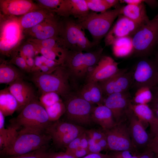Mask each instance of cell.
I'll list each match as a JSON object with an SVG mask.
<instances>
[{"label": "cell", "mask_w": 158, "mask_h": 158, "mask_svg": "<svg viewBox=\"0 0 158 158\" xmlns=\"http://www.w3.org/2000/svg\"><path fill=\"white\" fill-rule=\"evenodd\" d=\"M31 80L41 94L55 92L63 99L74 92V83L68 71L62 64L51 73L32 74Z\"/></svg>", "instance_id": "obj_1"}, {"label": "cell", "mask_w": 158, "mask_h": 158, "mask_svg": "<svg viewBox=\"0 0 158 158\" xmlns=\"http://www.w3.org/2000/svg\"><path fill=\"white\" fill-rule=\"evenodd\" d=\"M51 140L46 131L21 129L11 144L0 151L1 157L20 155L48 147Z\"/></svg>", "instance_id": "obj_2"}, {"label": "cell", "mask_w": 158, "mask_h": 158, "mask_svg": "<svg viewBox=\"0 0 158 158\" xmlns=\"http://www.w3.org/2000/svg\"><path fill=\"white\" fill-rule=\"evenodd\" d=\"M103 49L97 47L89 52H80L66 49L62 65L68 71L75 83L85 78L88 73L102 56Z\"/></svg>", "instance_id": "obj_3"}, {"label": "cell", "mask_w": 158, "mask_h": 158, "mask_svg": "<svg viewBox=\"0 0 158 158\" xmlns=\"http://www.w3.org/2000/svg\"><path fill=\"white\" fill-rule=\"evenodd\" d=\"M83 29L71 18L61 20V27L58 40L64 49L80 52H89L98 45L90 41L85 36Z\"/></svg>", "instance_id": "obj_4"}, {"label": "cell", "mask_w": 158, "mask_h": 158, "mask_svg": "<svg viewBox=\"0 0 158 158\" xmlns=\"http://www.w3.org/2000/svg\"><path fill=\"white\" fill-rule=\"evenodd\" d=\"M121 7L118 6L113 9L100 13L90 11L85 16L76 20L84 30L88 31L92 37V41L98 45L109 31L114 20L120 15Z\"/></svg>", "instance_id": "obj_5"}, {"label": "cell", "mask_w": 158, "mask_h": 158, "mask_svg": "<svg viewBox=\"0 0 158 158\" xmlns=\"http://www.w3.org/2000/svg\"><path fill=\"white\" fill-rule=\"evenodd\" d=\"M13 127L21 129L45 132L51 122L44 108L36 99L26 105L13 119Z\"/></svg>", "instance_id": "obj_6"}, {"label": "cell", "mask_w": 158, "mask_h": 158, "mask_svg": "<svg viewBox=\"0 0 158 158\" xmlns=\"http://www.w3.org/2000/svg\"><path fill=\"white\" fill-rule=\"evenodd\" d=\"M0 53L11 56L25 38L18 18L0 13Z\"/></svg>", "instance_id": "obj_7"}, {"label": "cell", "mask_w": 158, "mask_h": 158, "mask_svg": "<svg viewBox=\"0 0 158 158\" xmlns=\"http://www.w3.org/2000/svg\"><path fill=\"white\" fill-rule=\"evenodd\" d=\"M133 52L143 56L156 47L158 42V15L142 25L132 37Z\"/></svg>", "instance_id": "obj_8"}, {"label": "cell", "mask_w": 158, "mask_h": 158, "mask_svg": "<svg viewBox=\"0 0 158 158\" xmlns=\"http://www.w3.org/2000/svg\"><path fill=\"white\" fill-rule=\"evenodd\" d=\"M62 99L66 107L64 114L69 121L79 126L90 125L92 122L91 117L92 105L74 92Z\"/></svg>", "instance_id": "obj_9"}, {"label": "cell", "mask_w": 158, "mask_h": 158, "mask_svg": "<svg viewBox=\"0 0 158 158\" xmlns=\"http://www.w3.org/2000/svg\"><path fill=\"white\" fill-rule=\"evenodd\" d=\"M104 130L107 141L108 150L113 151L136 150L131 141L126 121L116 123L111 128Z\"/></svg>", "instance_id": "obj_10"}, {"label": "cell", "mask_w": 158, "mask_h": 158, "mask_svg": "<svg viewBox=\"0 0 158 158\" xmlns=\"http://www.w3.org/2000/svg\"><path fill=\"white\" fill-rule=\"evenodd\" d=\"M104 104L111 110L116 123L126 121L133 112L132 99L127 91L109 95L104 101Z\"/></svg>", "instance_id": "obj_11"}, {"label": "cell", "mask_w": 158, "mask_h": 158, "mask_svg": "<svg viewBox=\"0 0 158 158\" xmlns=\"http://www.w3.org/2000/svg\"><path fill=\"white\" fill-rule=\"evenodd\" d=\"M134 148L140 153L149 150L152 139L145 128L133 111L126 120Z\"/></svg>", "instance_id": "obj_12"}, {"label": "cell", "mask_w": 158, "mask_h": 158, "mask_svg": "<svg viewBox=\"0 0 158 158\" xmlns=\"http://www.w3.org/2000/svg\"><path fill=\"white\" fill-rule=\"evenodd\" d=\"M133 72L120 69L109 78L98 82L104 95L127 91L133 82Z\"/></svg>", "instance_id": "obj_13"}, {"label": "cell", "mask_w": 158, "mask_h": 158, "mask_svg": "<svg viewBox=\"0 0 158 158\" xmlns=\"http://www.w3.org/2000/svg\"><path fill=\"white\" fill-rule=\"evenodd\" d=\"M141 25L125 16L120 15L115 24L105 37V45H111L115 40L120 38L132 37Z\"/></svg>", "instance_id": "obj_14"}, {"label": "cell", "mask_w": 158, "mask_h": 158, "mask_svg": "<svg viewBox=\"0 0 158 158\" xmlns=\"http://www.w3.org/2000/svg\"><path fill=\"white\" fill-rule=\"evenodd\" d=\"M118 65V63L110 56H102L88 73L85 78L86 83L99 82L109 78L119 70Z\"/></svg>", "instance_id": "obj_15"}, {"label": "cell", "mask_w": 158, "mask_h": 158, "mask_svg": "<svg viewBox=\"0 0 158 158\" xmlns=\"http://www.w3.org/2000/svg\"><path fill=\"white\" fill-rule=\"evenodd\" d=\"M158 72L156 71L151 62L147 60H141L137 63L133 72V81L139 88L142 86L150 88L157 83Z\"/></svg>", "instance_id": "obj_16"}, {"label": "cell", "mask_w": 158, "mask_h": 158, "mask_svg": "<svg viewBox=\"0 0 158 158\" xmlns=\"http://www.w3.org/2000/svg\"><path fill=\"white\" fill-rule=\"evenodd\" d=\"M8 85L7 88L17 100L19 104L18 110L20 111L28 104L37 98L33 86L23 78L18 79Z\"/></svg>", "instance_id": "obj_17"}, {"label": "cell", "mask_w": 158, "mask_h": 158, "mask_svg": "<svg viewBox=\"0 0 158 158\" xmlns=\"http://www.w3.org/2000/svg\"><path fill=\"white\" fill-rule=\"evenodd\" d=\"M0 13L6 16H22L41 8L30 0H0Z\"/></svg>", "instance_id": "obj_18"}, {"label": "cell", "mask_w": 158, "mask_h": 158, "mask_svg": "<svg viewBox=\"0 0 158 158\" xmlns=\"http://www.w3.org/2000/svg\"><path fill=\"white\" fill-rule=\"evenodd\" d=\"M133 112L145 128V124H149L151 134L155 136L158 134V119L154 116L152 109L147 104H133Z\"/></svg>", "instance_id": "obj_19"}, {"label": "cell", "mask_w": 158, "mask_h": 158, "mask_svg": "<svg viewBox=\"0 0 158 158\" xmlns=\"http://www.w3.org/2000/svg\"><path fill=\"white\" fill-rule=\"evenodd\" d=\"M76 93L92 105L104 104V95L98 82L86 83Z\"/></svg>", "instance_id": "obj_20"}, {"label": "cell", "mask_w": 158, "mask_h": 158, "mask_svg": "<svg viewBox=\"0 0 158 158\" xmlns=\"http://www.w3.org/2000/svg\"><path fill=\"white\" fill-rule=\"evenodd\" d=\"M91 117L92 122L100 126L103 130L111 128L116 123L111 111L104 104L93 107Z\"/></svg>", "instance_id": "obj_21"}, {"label": "cell", "mask_w": 158, "mask_h": 158, "mask_svg": "<svg viewBox=\"0 0 158 158\" xmlns=\"http://www.w3.org/2000/svg\"><path fill=\"white\" fill-rule=\"evenodd\" d=\"M120 15L142 25L150 20L147 14L144 2L138 5L127 4L122 6Z\"/></svg>", "instance_id": "obj_22"}, {"label": "cell", "mask_w": 158, "mask_h": 158, "mask_svg": "<svg viewBox=\"0 0 158 158\" xmlns=\"http://www.w3.org/2000/svg\"><path fill=\"white\" fill-rule=\"evenodd\" d=\"M57 16L55 14L50 17L40 31L29 39L43 40L58 37L61 29V20H59Z\"/></svg>", "instance_id": "obj_23"}, {"label": "cell", "mask_w": 158, "mask_h": 158, "mask_svg": "<svg viewBox=\"0 0 158 158\" xmlns=\"http://www.w3.org/2000/svg\"><path fill=\"white\" fill-rule=\"evenodd\" d=\"M54 14L47 10L40 9L29 12L21 16L18 19L23 31L40 23Z\"/></svg>", "instance_id": "obj_24"}, {"label": "cell", "mask_w": 158, "mask_h": 158, "mask_svg": "<svg viewBox=\"0 0 158 158\" xmlns=\"http://www.w3.org/2000/svg\"><path fill=\"white\" fill-rule=\"evenodd\" d=\"M0 83L9 85L16 80L23 78L22 72L9 61L0 58Z\"/></svg>", "instance_id": "obj_25"}, {"label": "cell", "mask_w": 158, "mask_h": 158, "mask_svg": "<svg viewBox=\"0 0 158 158\" xmlns=\"http://www.w3.org/2000/svg\"><path fill=\"white\" fill-rule=\"evenodd\" d=\"M83 128L82 126L73 123L58 120L52 123L46 132L51 136L52 140Z\"/></svg>", "instance_id": "obj_26"}, {"label": "cell", "mask_w": 158, "mask_h": 158, "mask_svg": "<svg viewBox=\"0 0 158 158\" xmlns=\"http://www.w3.org/2000/svg\"><path fill=\"white\" fill-rule=\"evenodd\" d=\"M18 103L7 88L0 91V111L5 116L11 115L18 110Z\"/></svg>", "instance_id": "obj_27"}, {"label": "cell", "mask_w": 158, "mask_h": 158, "mask_svg": "<svg viewBox=\"0 0 158 158\" xmlns=\"http://www.w3.org/2000/svg\"><path fill=\"white\" fill-rule=\"evenodd\" d=\"M111 45L113 53L116 56H124L133 52L132 37L118 38L115 40Z\"/></svg>", "instance_id": "obj_28"}, {"label": "cell", "mask_w": 158, "mask_h": 158, "mask_svg": "<svg viewBox=\"0 0 158 158\" xmlns=\"http://www.w3.org/2000/svg\"><path fill=\"white\" fill-rule=\"evenodd\" d=\"M58 37L51 38L43 40L29 39H27V41L51 50L62 56L64 59L66 49L63 48L60 45Z\"/></svg>", "instance_id": "obj_29"}, {"label": "cell", "mask_w": 158, "mask_h": 158, "mask_svg": "<svg viewBox=\"0 0 158 158\" xmlns=\"http://www.w3.org/2000/svg\"><path fill=\"white\" fill-rule=\"evenodd\" d=\"M70 16L76 19L81 18L90 12L86 0H70Z\"/></svg>", "instance_id": "obj_30"}, {"label": "cell", "mask_w": 158, "mask_h": 158, "mask_svg": "<svg viewBox=\"0 0 158 158\" xmlns=\"http://www.w3.org/2000/svg\"><path fill=\"white\" fill-rule=\"evenodd\" d=\"M18 130L12 126L6 128L5 127L0 129V150L8 147L16 137Z\"/></svg>", "instance_id": "obj_31"}, {"label": "cell", "mask_w": 158, "mask_h": 158, "mask_svg": "<svg viewBox=\"0 0 158 158\" xmlns=\"http://www.w3.org/2000/svg\"><path fill=\"white\" fill-rule=\"evenodd\" d=\"M45 109L50 121L52 122L56 121L64 114L66 111L65 104L63 100L58 102Z\"/></svg>", "instance_id": "obj_32"}, {"label": "cell", "mask_w": 158, "mask_h": 158, "mask_svg": "<svg viewBox=\"0 0 158 158\" xmlns=\"http://www.w3.org/2000/svg\"><path fill=\"white\" fill-rule=\"evenodd\" d=\"M153 98L150 88L142 86L138 89L135 92L133 101L135 104H147L151 101Z\"/></svg>", "instance_id": "obj_33"}, {"label": "cell", "mask_w": 158, "mask_h": 158, "mask_svg": "<svg viewBox=\"0 0 158 158\" xmlns=\"http://www.w3.org/2000/svg\"><path fill=\"white\" fill-rule=\"evenodd\" d=\"M85 130L83 128L80 130L53 138L51 140L57 147L59 148H66L70 142L82 134Z\"/></svg>", "instance_id": "obj_34"}, {"label": "cell", "mask_w": 158, "mask_h": 158, "mask_svg": "<svg viewBox=\"0 0 158 158\" xmlns=\"http://www.w3.org/2000/svg\"><path fill=\"white\" fill-rule=\"evenodd\" d=\"M39 100L45 109L58 102L63 100L59 94L54 92H47L41 94Z\"/></svg>", "instance_id": "obj_35"}, {"label": "cell", "mask_w": 158, "mask_h": 158, "mask_svg": "<svg viewBox=\"0 0 158 158\" xmlns=\"http://www.w3.org/2000/svg\"><path fill=\"white\" fill-rule=\"evenodd\" d=\"M15 51L25 59L27 57L35 58L39 54L35 46L27 41Z\"/></svg>", "instance_id": "obj_36"}, {"label": "cell", "mask_w": 158, "mask_h": 158, "mask_svg": "<svg viewBox=\"0 0 158 158\" xmlns=\"http://www.w3.org/2000/svg\"><path fill=\"white\" fill-rule=\"evenodd\" d=\"M32 44L35 46L39 53L41 55L47 59L62 64L63 59V58L62 56L51 50L43 47L36 44Z\"/></svg>", "instance_id": "obj_37"}, {"label": "cell", "mask_w": 158, "mask_h": 158, "mask_svg": "<svg viewBox=\"0 0 158 158\" xmlns=\"http://www.w3.org/2000/svg\"><path fill=\"white\" fill-rule=\"evenodd\" d=\"M90 10L100 13L104 12L110 8L106 0H86Z\"/></svg>", "instance_id": "obj_38"}, {"label": "cell", "mask_w": 158, "mask_h": 158, "mask_svg": "<svg viewBox=\"0 0 158 158\" xmlns=\"http://www.w3.org/2000/svg\"><path fill=\"white\" fill-rule=\"evenodd\" d=\"M47 147L43 148L20 155L9 156L1 157V158H48L50 153L47 151Z\"/></svg>", "instance_id": "obj_39"}, {"label": "cell", "mask_w": 158, "mask_h": 158, "mask_svg": "<svg viewBox=\"0 0 158 158\" xmlns=\"http://www.w3.org/2000/svg\"><path fill=\"white\" fill-rule=\"evenodd\" d=\"M35 1L36 2L35 3L41 8L54 13L59 8L61 0H37Z\"/></svg>", "instance_id": "obj_40"}, {"label": "cell", "mask_w": 158, "mask_h": 158, "mask_svg": "<svg viewBox=\"0 0 158 158\" xmlns=\"http://www.w3.org/2000/svg\"><path fill=\"white\" fill-rule=\"evenodd\" d=\"M11 59L9 62L17 66L23 71L30 73L31 70L28 66L25 59L15 51L11 56Z\"/></svg>", "instance_id": "obj_41"}, {"label": "cell", "mask_w": 158, "mask_h": 158, "mask_svg": "<svg viewBox=\"0 0 158 158\" xmlns=\"http://www.w3.org/2000/svg\"><path fill=\"white\" fill-rule=\"evenodd\" d=\"M140 154L136 150H125L113 151L110 154L111 158H139Z\"/></svg>", "instance_id": "obj_42"}, {"label": "cell", "mask_w": 158, "mask_h": 158, "mask_svg": "<svg viewBox=\"0 0 158 158\" xmlns=\"http://www.w3.org/2000/svg\"><path fill=\"white\" fill-rule=\"evenodd\" d=\"M54 14H55L47 18L40 23L31 28L24 30L23 33L25 37L29 39L35 34L39 32L47 23L50 17Z\"/></svg>", "instance_id": "obj_43"}, {"label": "cell", "mask_w": 158, "mask_h": 158, "mask_svg": "<svg viewBox=\"0 0 158 158\" xmlns=\"http://www.w3.org/2000/svg\"><path fill=\"white\" fill-rule=\"evenodd\" d=\"M85 132L89 137L92 138L97 142L106 137L105 133L103 129L99 130L91 129L85 130Z\"/></svg>", "instance_id": "obj_44"}, {"label": "cell", "mask_w": 158, "mask_h": 158, "mask_svg": "<svg viewBox=\"0 0 158 158\" xmlns=\"http://www.w3.org/2000/svg\"><path fill=\"white\" fill-rule=\"evenodd\" d=\"M83 133L74 139L69 144L66 148V152L69 153L79 147L80 141Z\"/></svg>", "instance_id": "obj_45"}, {"label": "cell", "mask_w": 158, "mask_h": 158, "mask_svg": "<svg viewBox=\"0 0 158 158\" xmlns=\"http://www.w3.org/2000/svg\"><path fill=\"white\" fill-rule=\"evenodd\" d=\"M67 153L76 158H82L89 154V152L87 149H83L80 147H79L73 151Z\"/></svg>", "instance_id": "obj_46"}, {"label": "cell", "mask_w": 158, "mask_h": 158, "mask_svg": "<svg viewBox=\"0 0 158 158\" xmlns=\"http://www.w3.org/2000/svg\"><path fill=\"white\" fill-rule=\"evenodd\" d=\"M40 56L43 63L50 68L55 69L62 64L60 63L47 59L42 55H40Z\"/></svg>", "instance_id": "obj_47"}, {"label": "cell", "mask_w": 158, "mask_h": 158, "mask_svg": "<svg viewBox=\"0 0 158 158\" xmlns=\"http://www.w3.org/2000/svg\"><path fill=\"white\" fill-rule=\"evenodd\" d=\"M49 158H76L66 152L50 153Z\"/></svg>", "instance_id": "obj_48"}, {"label": "cell", "mask_w": 158, "mask_h": 158, "mask_svg": "<svg viewBox=\"0 0 158 158\" xmlns=\"http://www.w3.org/2000/svg\"><path fill=\"white\" fill-rule=\"evenodd\" d=\"M88 150L89 154L100 153L101 151L103 150L97 142L93 145H89Z\"/></svg>", "instance_id": "obj_49"}, {"label": "cell", "mask_w": 158, "mask_h": 158, "mask_svg": "<svg viewBox=\"0 0 158 158\" xmlns=\"http://www.w3.org/2000/svg\"><path fill=\"white\" fill-rule=\"evenodd\" d=\"M88 137L85 130L82 134L79 147L88 149Z\"/></svg>", "instance_id": "obj_50"}, {"label": "cell", "mask_w": 158, "mask_h": 158, "mask_svg": "<svg viewBox=\"0 0 158 158\" xmlns=\"http://www.w3.org/2000/svg\"><path fill=\"white\" fill-rule=\"evenodd\" d=\"M82 158H111L110 154H104L100 153L89 154Z\"/></svg>", "instance_id": "obj_51"}, {"label": "cell", "mask_w": 158, "mask_h": 158, "mask_svg": "<svg viewBox=\"0 0 158 158\" xmlns=\"http://www.w3.org/2000/svg\"><path fill=\"white\" fill-rule=\"evenodd\" d=\"M139 158H158L157 154L152 151L148 150L140 153Z\"/></svg>", "instance_id": "obj_52"}, {"label": "cell", "mask_w": 158, "mask_h": 158, "mask_svg": "<svg viewBox=\"0 0 158 158\" xmlns=\"http://www.w3.org/2000/svg\"><path fill=\"white\" fill-rule=\"evenodd\" d=\"M121 1L126 3L127 4L133 5H138L145 2V0H123Z\"/></svg>", "instance_id": "obj_53"}, {"label": "cell", "mask_w": 158, "mask_h": 158, "mask_svg": "<svg viewBox=\"0 0 158 158\" xmlns=\"http://www.w3.org/2000/svg\"><path fill=\"white\" fill-rule=\"evenodd\" d=\"M151 101H152V109L158 110V92L154 95V97H153Z\"/></svg>", "instance_id": "obj_54"}, {"label": "cell", "mask_w": 158, "mask_h": 158, "mask_svg": "<svg viewBox=\"0 0 158 158\" xmlns=\"http://www.w3.org/2000/svg\"><path fill=\"white\" fill-rule=\"evenodd\" d=\"M25 59L26 61L28 66L31 70L35 66V58L27 57Z\"/></svg>", "instance_id": "obj_55"}, {"label": "cell", "mask_w": 158, "mask_h": 158, "mask_svg": "<svg viewBox=\"0 0 158 158\" xmlns=\"http://www.w3.org/2000/svg\"><path fill=\"white\" fill-rule=\"evenodd\" d=\"M106 1L110 8L114 6H118L120 1L117 0H106Z\"/></svg>", "instance_id": "obj_56"}, {"label": "cell", "mask_w": 158, "mask_h": 158, "mask_svg": "<svg viewBox=\"0 0 158 158\" xmlns=\"http://www.w3.org/2000/svg\"><path fill=\"white\" fill-rule=\"evenodd\" d=\"M145 2L152 7H156L158 5V2L156 0H145Z\"/></svg>", "instance_id": "obj_57"}, {"label": "cell", "mask_w": 158, "mask_h": 158, "mask_svg": "<svg viewBox=\"0 0 158 158\" xmlns=\"http://www.w3.org/2000/svg\"><path fill=\"white\" fill-rule=\"evenodd\" d=\"M5 116L0 111V129L4 127Z\"/></svg>", "instance_id": "obj_58"}, {"label": "cell", "mask_w": 158, "mask_h": 158, "mask_svg": "<svg viewBox=\"0 0 158 158\" xmlns=\"http://www.w3.org/2000/svg\"><path fill=\"white\" fill-rule=\"evenodd\" d=\"M152 111L155 113L156 114L157 116V118L158 119V110L156 109H152Z\"/></svg>", "instance_id": "obj_59"}, {"label": "cell", "mask_w": 158, "mask_h": 158, "mask_svg": "<svg viewBox=\"0 0 158 158\" xmlns=\"http://www.w3.org/2000/svg\"><path fill=\"white\" fill-rule=\"evenodd\" d=\"M157 83H158V72L157 78Z\"/></svg>", "instance_id": "obj_60"}, {"label": "cell", "mask_w": 158, "mask_h": 158, "mask_svg": "<svg viewBox=\"0 0 158 158\" xmlns=\"http://www.w3.org/2000/svg\"><path fill=\"white\" fill-rule=\"evenodd\" d=\"M156 48H157L158 49V43H157V46H156Z\"/></svg>", "instance_id": "obj_61"}, {"label": "cell", "mask_w": 158, "mask_h": 158, "mask_svg": "<svg viewBox=\"0 0 158 158\" xmlns=\"http://www.w3.org/2000/svg\"></svg>", "instance_id": "obj_62"}]
</instances>
